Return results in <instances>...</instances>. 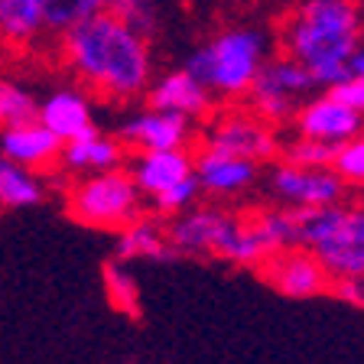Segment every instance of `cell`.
I'll return each mask as SVG.
<instances>
[{"mask_svg": "<svg viewBox=\"0 0 364 364\" xmlns=\"http://www.w3.org/2000/svg\"><path fill=\"white\" fill-rule=\"evenodd\" d=\"M254 228H257L260 241L267 250H280L299 244V208H270V212H254L250 215Z\"/></svg>", "mask_w": 364, "mask_h": 364, "instance_id": "7402d4cb", "label": "cell"}, {"mask_svg": "<svg viewBox=\"0 0 364 364\" xmlns=\"http://www.w3.org/2000/svg\"><path fill=\"white\" fill-rule=\"evenodd\" d=\"M328 293L345 299V303L364 306V277H335V280H328Z\"/></svg>", "mask_w": 364, "mask_h": 364, "instance_id": "f546056e", "label": "cell"}, {"mask_svg": "<svg viewBox=\"0 0 364 364\" xmlns=\"http://www.w3.org/2000/svg\"><path fill=\"white\" fill-rule=\"evenodd\" d=\"M257 166L260 163L247 156H235V153L212 150V146H202V153L192 156L198 192H208L215 198H231L247 192L257 182Z\"/></svg>", "mask_w": 364, "mask_h": 364, "instance_id": "4fadbf2b", "label": "cell"}, {"mask_svg": "<svg viewBox=\"0 0 364 364\" xmlns=\"http://www.w3.org/2000/svg\"><path fill=\"white\" fill-rule=\"evenodd\" d=\"M124 150L127 146L117 140V136H107L101 130L95 134L75 136V140H65L59 153V166L68 176H85V173H98V169H114L124 166Z\"/></svg>", "mask_w": 364, "mask_h": 364, "instance_id": "ac0fdd59", "label": "cell"}, {"mask_svg": "<svg viewBox=\"0 0 364 364\" xmlns=\"http://www.w3.org/2000/svg\"><path fill=\"white\" fill-rule=\"evenodd\" d=\"M358 4H361V7H364V0H358Z\"/></svg>", "mask_w": 364, "mask_h": 364, "instance_id": "e575fe53", "label": "cell"}, {"mask_svg": "<svg viewBox=\"0 0 364 364\" xmlns=\"http://www.w3.org/2000/svg\"><path fill=\"white\" fill-rule=\"evenodd\" d=\"M46 198V179L43 173L26 166H16L7 159L4 179H0V212L4 208H30Z\"/></svg>", "mask_w": 364, "mask_h": 364, "instance_id": "44dd1931", "label": "cell"}, {"mask_svg": "<svg viewBox=\"0 0 364 364\" xmlns=\"http://www.w3.org/2000/svg\"><path fill=\"white\" fill-rule=\"evenodd\" d=\"M36 121L46 124L62 144L98 130L95 127V111H91L88 91H78V88H59L49 98H43L36 111Z\"/></svg>", "mask_w": 364, "mask_h": 364, "instance_id": "2e32d148", "label": "cell"}, {"mask_svg": "<svg viewBox=\"0 0 364 364\" xmlns=\"http://www.w3.org/2000/svg\"><path fill=\"white\" fill-rule=\"evenodd\" d=\"M0 153L16 163V166L36 169V173H53L59 166V153H62V140L53 130L39 124L36 117L16 127L0 130Z\"/></svg>", "mask_w": 364, "mask_h": 364, "instance_id": "5bb4252c", "label": "cell"}, {"mask_svg": "<svg viewBox=\"0 0 364 364\" xmlns=\"http://www.w3.org/2000/svg\"><path fill=\"white\" fill-rule=\"evenodd\" d=\"M101 277H105L107 303H111L117 312L130 316V318L140 316V287H136V277H134V273L124 267V260L121 257L107 260L105 270H101Z\"/></svg>", "mask_w": 364, "mask_h": 364, "instance_id": "603a6c76", "label": "cell"}, {"mask_svg": "<svg viewBox=\"0 0 364 364\" xmlns=\"http://www.w3.org/2000/svg\"><path fill=\"white\" fill-rule=\"evenodd\" d=\"M283 53L303 62L318 88H335L348 78V55L361 43L358 0H303L283 20Z\"/></svg>", "mask_w": 364, "mask_h": 364, "instance_id": "7a4b0ae2", "label": "cell"}, {"mask_svg": "<svg viewBox=\"0 0 364 364\" xmlns=\"http://www.w3.org/2000/svg\"><path fill=\"white\" fill-rule=\"evenodd\" d=\"M173 254L166 241V228L153 218H134L117 231V257L124 264L130 260H163Z\"/></svg>", "mask_w": 364, "mask_h": 364, "instance_id": "ffe728a7", "label": "cell"}, {"mask_svg": "<svg viewBox=\"0 0 364 364\" xmlns=\"http://www.w3.org/2000/svg\"><path fill=\"white\" fill-rule=\"evenodd\" d=\"M136 189L144 196H159V192L173 189L176 182L192 176V153L186 146H173V150H136V159L130 166Z\"/></svg>", "mask_w": 364, "mask_h": 364, "instance_id": "e0dca14e", "label": "cell"}, {"mask_svg": "<svg viewBox=\"0 0 364 364\" xmlns=\"http://www.w3.org/2000/svg\"><path fill=\"white\" fill-rule=\"evenodd\" d=\"M260 277L270 283L277 293L293 296V299H312V296L328 293V273L318 264V257L303 244L280 247L260 260Z\"/></svg>", "mask_w": 364, "mask_h": 364, "instance_id": "9c48e42d", "label": "cell"}, {"mask_svg": "<svg viewBox=\"0 0 364 364\" xmlns=\"http://www.w3.org/2000/svg\"><path fill=\"white\" fill-rule=\"evenodd\" d=\"M270 192L287 208H322L345 198V182L332 166H296L283 159L270 173Z\"/></svg>", "mask_w": 364, "mask_h": 364, "instance_id": "30bf717a", "label": "cell"}, {"mask_svg": "<svg viewBox=\"0 0 364 364\" xmlns=\"http://www.w3.org/2000/svg\"><path fill=\"white\" fill-rule=\"evenodd\" d=\"M267 36L260 30H225L212 43L189 55L186 68L212 91L215 98H244L267 59Z\"/></svg>", "mask_w": 364, "mask_h": 364, "instance_id": "277c9868", "label": "cell"}, {"mask_svg": "<svg viewBox=\"0 0 364 364\" xmlns=\"http://www.w3.org/2000/svg\"><path fill=\"white\" fill-rule=\"evenodd\" d=\"M361 39H364V14H361Z\"/></svg>", "mask_w": 364, "mask_h": 364, "instance_id": "836d02e7", "label": "cell"}, {"mask_svg": "<svg viewBox=\"0 0 364 364\" xmlns=\"http://www.w3.org/2000/svg\"><path fill=\"white\" fill-rule=\"evenodd\" d=\"M328 166L345 186H364V130L335 146Z\"/></svg>", "mask_w": 364, "mask_h": 364, "instance_id": "484cf974", "label": "cell"}, {"mask_svg": "<svg viewBox=\"0 0 364 364\" xmlns=\"http://www.w3.org/2000/svg\"><path fill=\"white\" fill-rule=\"evenodd\" d=\"M335 146L322 144V140H312V136H296L293 144L283 146V159L296 163V166H328Z\"/></svg>", "mask_w": 364, "mask_h": 364, "instance_id": "83f0119b", "label": "cell"}, {"mask_svg": "<svg viewBox=\"0 0 364 364\" xmlns=\"http://www.w3.org/2000/svg\"><path fill=\"white\" fill-rule=\"evenodd\" d=\"M4 169H7V156L0 153V179H4Z\"/></svg>", "mask_w": 364, "mask_h": 364, "instance_id": "d6a6232c", "label": "cell"}, {"mask_svg": "<svg viewBox=\"0 0 364 364\" xmlns=\"http://www.w3.org/2000/svg\"><path fill=\"white\" fill-rule=\"evenodd\" d=\"M296 130L303 136H312V140H322L328 146L345 144L348 136L361 134L364 130V117L348 105L341 101L335 91L326 88V95H312L293 117Z\"/></svg>", "mask_w": 364, "mask_h": 364, "instance_id": "8fae6325", "label": "cell"}, {"mask_svg": "<svg viewBox=\"0 0 364 364\" xmlns=\"http://www.w3.org/2000/svg\"><path fill=\"white\" fill-rule=\"evenodd\" d=\"M316 91H318V85L309 68L303 62H296L293 55L283 53V55H273V59L267 55L244 98L250 101V111L257 114V117H264L273 127H280V124H293L296 111Z\"/></svg>", "mask_w": 364, "mask_h": 364, "instance_id": "8992f818", "label": "cell"}, {"mask_svg": "<svg viewBox=\"0 0 364 364\" xmlns=\"http://www.w3.org/2000/svg\"><path fill=\"white\" fill-rule=\"evenodd\" d=\"M117 140L130 150H173V146H189L192 121L182 114L163 111V107H146L134 111L121 121Z\"/></svg>", "mask_w": 364, "mask_h": 364, "instance_id": "7c38bea8", "label": "cell"}, {"mask_svg": "<svg viewBox=\"0 0 364 364\" xmlns=\"http://www.w3.org/2000/svg\"><path fill=\"white\" fill-rule=\"evenodd\" d=\"M107 10L127 26H134L136 33H144V36H150L159 23L156 0H107Z\"/></svg>", "mask_w": 364, "mask_h": 364, "instance_id": "4316f807", "label": "cell"}, {"mask_svg": "<svg viewBox=\"0 0 364 364\" xmlns=\"http://www.w3.org/2000/svg\"><path fill=\"white\" fill-rule=\"evenodd\" d=\"M196 198H198V182H196V173H192L189 179L176 182L173 189L153 196V205H156V212H163V215H179L182 208L196 205Z\"/></svg>", "mask_w": 364, "mask_h": 364, "instance_id": "f1b7e54d", "label": "cell"}, {"mask_svg": "<svg viewBox=\"0 0 364 364\" xmlns=\"http://www.w3.org/2000/svg\"><path fill=\"white\" fill-rule=\"evenodd\" d=\"M348 75L364 78V43H358V46H355V53L348 55Z\"/></svg>", "mask_w": 364, "mask_h": 364, "instance_id": "1f68e13d", "label": "cell"}, {"mask_svg": "<svg viewBox=\"0 0 364 364\" xmlns=\"http://www.w3.org/2000/svg\"><path fill=\"white\" fill-rule=\"evenodd\" d=\"M46 33L43 0H0V46L4 49H33Z\"/></svg>", "mask_w": 364, "mask_h": 364, "instance_id": "d6986e66", "label": "cell"}, {"mask_svg": "<svg viewBox=\"0 0 364 364\" xmlns=\"http://www.w3.org/2000/svg\"><path fill=\"white\" fill-rule=\"evenodd\" d=\"M205 146L212 150H225L235 156H247L254 163H270L280 153V136L273 130V124H267L264 117H257L254 111H228L218 114L208 130H205Z\"/></svg>", "mask_w": 364, "mask_h": 364, "instance_id": "ba28073f", "label": "cell"}, {"mask_svg": "<svg viewBox=\"0 0 364 364\" xmlns=\"http://www.w3.org/2000/svg\"><path fill=\"white\" fill-rule=\"evenodd\" d=\"M241 215L218 205H189L166 225V241L173 254L192 257H228V247L237 235Z\"/></svg>", "mask_w": 364, "mask_h": 364, "instance_id": "52a82bcc", "label": "cell"}, {"mask_svg": "<svg viewBox=\"0 0 364 364\" xmlns=\"http://www.w3.org/2000/svg\"><path fill=\"white\" fill-rule=\"evenodd\" d=\"M39 111V98L23 88L16 78H0V130L33 121Z\"/></svg>", "mask_w": 364, "mask_h": 364, "instance_id": "d4e9b609", "label": "cell"}, {"mask_svg": "<svg viewBox=\"0 0 364 364\" xmlns=\"http://www.w3.org/2000/svg\"><path fill=\"white\" fill-rule=\"evenodd\" d=\"M146 98H150L153 107H163V111H173L189 117V121H198V117H208L215 95L192 75L189 68H176V72H166L163 78L150 82Z\"/></svg>", "mask_w": 364, "mask_h": 364, "instance_id": "9a60e30c", "label": "cell"}, {"mask_svg": "<svg viewBox=\"0 0 364 364\" xmlns=\"http://www.w3.org/2000/svg\"><path fill=\"white\" fill-rule=\"evenodd\" d=\"M328 91H335V95H338L341 101H348V105L364 117V78L348 75L341 85H335V88H328Z\"/></svg>", "mask_w": 364, "mask_h": 364, "instance_id": "4dcf8cb0", "label": "cell"}, {"mask_svg": "<svg viewBox=\"0 0 364 364\" xmlns=\"http://www.w3.org/2000/svg\"><path fill=\"white\" fill-rule=\"evenodd\" d=\"M299 244L335 277H364V202H332L299 208Z\"/></svg>", "mask_w": 364, "mask_h": 364, "instance_id": "3957f363", "label": "cell"}, {"mask_svg": "<svg viewBox=\"0 0 364 364\" xmlns=\"http://www.w3.org/2000/svg\"><path fill=\"white\" fill-rule=\"evenodd\" d=\"M65 208L85 228L121 231L124 225L144 215V192L136 189L130 169H98V173H85L72 182Z\"/></svg>", "mask_w": 364, "mask_h": 364, "instance_id": "5b68a950", "label": "cell"}, {"mask_svg": "<svg viewBox=\"0 0 364 364\" xmlns=\"http://www.w3.org/2000/svg\"><path fill=\"white\" fill-rule=\"evenodd\" d=\"M62 62L85 91L114 105L136 101L153 82V55L144 33L101 10L59 33Z\"/></svg>", "mask_w": 364, "mask_h": 364, "instance_id": "6da1fadb", "label": "cell"}, {"mask_svg": "<svg viewBox=\"0 0 364 364\" xmlns=\"http://www.w3.org/2000/svg\"><path fill=\"white\" fill-rule=\"evenodd\" d=\"M107 10V0H43V23L46 33H65L68 26L88 20V16Z\"/></svg>", "mask_w": 364, "mask_h": 364, "instance_id": "cb8c5ba5", "label": "cell"}]
</instances>
